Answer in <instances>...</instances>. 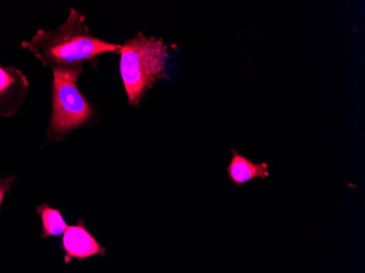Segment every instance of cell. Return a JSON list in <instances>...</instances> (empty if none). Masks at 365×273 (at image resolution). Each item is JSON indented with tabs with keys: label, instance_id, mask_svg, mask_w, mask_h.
Instances as JSON below:
<instances>
[{
	"label": "cell",
	"instance_id": "4",
	"mask_svg": "<svg viewBox=\"0 0 365 273\" xmlns=\"http://www.w3.org/2000/svg\"><path fill=\"white\" fill-rule=\"evenodd\" d=\"M61 248L63 252V262L71 260L83 262L88 258L106 256V248L87 229L85 220H78L77 225H67L63 234Z\"/></svg>",
	"mask_w": 365,
	"mask_h": 273
},
{
	"label": "cell",
	"instance_id": "5",
	"mask_svg": "<svg viewBox=\"0 0 365 273\" xmlns=\"http://www.w3.org/2000/svg\"><path fill=\"white\" fill-rule=\"evenodd\" d=\"M30 88L19 68L0 63V117H12L20 112Z\"/></svg>",
	"mask_w": 365,
	"mask_h": 273
},
{
	"label": "cell",
	"instance_id": "8",
	"mask_svg": "<svg viewBox=\"0 0 365 273\" xmlns=\"http://www.w3.org/2000/svg\"><path fill=\"white\" fill-rule=\"evenodd\" d=\"M16 182V176L7 175L5 177L0 178V209L3 206L4 199L6 195L10 192L12 185Z\"/></svg>",
	"mask_w": 365,
	"mask_h": 273
},
{
	"label": "cell",
	"instance_id": "6",
	"mask_svg": "<svg viewBox=\"0 0 365 273\" xmlns=\"http://www.w3.org/2000/svg\"><path fill=\"white\" fill-rule=\"evenodd\" d=\"M231 155L227 166V175L235 186L241 187L254 180H264L269 176V164L267 162L254 163L235 149H231Z\"/></svg>",
	"mask_w": 365,
	"mask_h": 273
},
{
	"label": "cell",
	"instance_id": "1",
	"mask_svg": "<svg viewBox=\"0 0 365 273\" xmlns=\"http://www.w3.org/2000/svg\"><path fill=\"white\" fill-rule=\"evenodd\" d=\"M122 45L96 38L87 24V16L76 8L68 9L65 22L54 30L40 29L21 47L49 68L76 69L94 63L106 53H120Z\"/></svg>",
	"mask_w": 365,
	"mask_h": 273
},
{
	"label": "cell",
	"instance_id": "7",
	"mask_svg": "<svg viewBox=\"0 0 365 273\" xmlns=\"http://www.w3.org/2000/svg\"><path fill=\"white\" fill-rule=\"evenodd\" d=\"M36 211L42 221V233H41L42 239H47L52 236L57 237L63 234L67 227V223L59 209L53 208L48 203L44 202L36 207Z\"/></svg>",
	"mask_w": 365,
	"mask_h": 273
},
{
	"label": "cell",
	"instance_id": "2",
	"mask_svg": "<svg viewBox=\"0 0 365 273\" xmlns=\"http://www.w3.org/2000/svg\"><path fill=\"white\" fill-rule=\"evenodd\" d=\"M120 73L127 102L137 106L165 76L168 46L162 38L138 32L120 46Z\"/></svg>",
	"mask_w": 365,
	"mask_h": 273
},
{
	"label": "cell",
	"instance_id": "3",
	"mask_svg": "<svg viewBox=\"0 0 365 273\" xmlns=\"http://www.w3.org/2000/svg\"><path fill=\"white\" fill-rule=\"evenodd\" d=\"M52 71V110L46 138L61 141L73 131L96 124L100 116L78 88V78L83 73V68H53Z\"/></svg>",
	"mask_w": 365,
	"mask_h": 273
}]
</instances>
